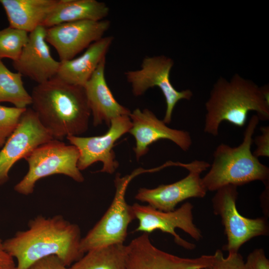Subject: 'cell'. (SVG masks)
Here are the masks:
<instances>
[{
	"label": "cell",
	"mask_w": 269,
	"mask_h": 269,
	"mask_svg": "<svg viewBox=\"0 0 269 269\" xmlns=\"http://www.w3.org/2000/svg\"><path fill=\"white\" fill-rule=\"evenodd\" d=\"M81 239L79 226L62 215H38L29 221L26 230L17 231L3 245L16 260V269H27L36 261L52 255L70 267L84 255L80 249Z\"/></svg>",
	"instance_id": "1"
},
{
	"label": "cell",
	"mask_w": 269,
	"mask_h": 269,
	"mask_svg": "<svg viewBox=\"0 0 269 269\" xmlns=\"http://www.w3.org/2000/svg\"><path fill=\"white\" fill-rule=\"evenodd\" d=\"M31 96V109L53 138L80 136L87 131L91 112L83 87L55 76L35 86Z\"/></svg>",
	"instance_id": "2"
},
{
	"label": "cell",
	"mask_w": 269,
	"mask_h": 269,
	"mask_svg": "<svg viewBox=\"0 0 269 269\" xmlns=\"http://www.w3.org/2000/svg\"><path fill=\"white\" fill-rule=\"evenodd\" d=\"M269 94L267 86L259 87L239 74H235L229 80L220 77L205 103L204 132L218 135L223 121L243 127L250 111L256 112L260 120H269Z\"/></svg>",
	"instance_id": "3"
},
{
	"label": "cell",
	"mask_w": 269,
	"mask_h": 269,
	"mask_svg": "<svg viewBox=\"0 0 269 269\" xmlns=\"http://www.w3.org/2000/svg\"><path fill=\"white\" fill-rule=\"evenodd\" d=\"M257 115L250 119L242 143L237 146L221 143L213 153V160L207 173L202 178L207 191H216L227 185L236 186L259 180L269 183V168L251 151L253 135L259 123Z\"/></svg>",
	"instance_id": "4"
},
{
	"label": "cell",
	"mask_w": 269,
	"mask_h": 269,
	"mask_svg": "<svg viewBox=\"0 0 269 269\" xmlns=\"http://www.w3.org/2000/svg\"><path fill=\"white\" fill-rule=\"evenodd\" d=\"M79 153L74 145L52 139L33 149L24 159L28 170L14 190L19 194H32L36 182L44 177L63 174L81 183L84 177L78 167Z\"/></svg>",
	"instance_id": "5"
},
{
	"label": "cell",
	"mask_w": 269,
	"mask_h": 269,
	"mask_svg": "<svg viewBox=\"0 0 269 269\" xmlns=\"http://www.w3.org/2000/svg\"><path fill=\"white\" fill-rule=\"evenodd\" d=\"M139 174L137 169L131 174L116 176V191L109 208L101 219L81 239L80 249L86 252L107 246L124 244L129 224L135 219L132 205L125 199L127 187L131 181Z\"/></svg>",
	"instance_id": "6"
},
{
	"label": "cell",
	"mask_w": 269,
	"mask_h": 269,
	"mask_svg": "<svg viewBox=\"0 0 269 269\" xmlns=\"http://www.w3.org/2000/svg\"><path fill=\"white\" fill-rule=\"evenodd\" d=\"M237 187L227 185L216 191L212 199L215 214L221 217L227 243L228 253H238L241 247L254 237L267 235L269 228L264 218L250 219L241 215L236 207Z\"/></svg>",
	"instance_id": "7"
},
{
	"label": "cell",
	"mask_w": 269,
	"mask_h": 269,
	"mask_svg": "<svg viewBox=\"0 0 269 269\" xmlns=\"http://www.w3.org/2000/svg\"><path fill=\"white\" fill-rule=\"evenodd\" d=\"M173 60L165 55L146 56L137 70L128 71L126 78L135 96L143 95L149 88L157 87L161 91L166 102V111L163 121L166 124L171 122L172 113L181 100H189L193 93L189 89L179 91L170 80V73L173 66Z\"/></svg>",
	"instance_id": "8"
},
{
	"label": "cell",
	"mask_w": 269,
	"mask_h": 269,
	"mask_svg": "<svg viewBox=\"0 0 269 269\" xmlns=\"http://www.w3.org/2000/svg\"><path fill=\"white\" fill-rule=\"evenodd\" d=\"M132 207L138 224L135 232L150 233L156 230L172 235L178 245L187 250H193L195 245L181 238L176 232L179 228L187 233L196 241L202 238L200 230L193 222V206L186 202L177 209L171 211H163L149 205L134 203Z\"/></svg>",
	"instance_id": "9"
},
{
	"label": "cell",
	"mask_w": 269,
	"mask_h": 269,
	"mask_svg": "<svg viewBox=\"0 0 269 269\" xmlns=\"http://www.w3.org/2000/svg\"><path fill=\"white\" fill-rule=\"evenodd\" d=\"M109 130L104 134L94 136H69L66 137L70 144L78 149L79 156L78 167L84 170L97 162H101L99 172L113 174L119 166L113 150L115 143L129 133L132 127L129 116H122L113 119Z\"/></svg>",
	"instance_id": "10"
},
{
	"label": "cell",
	"mask_w": 269,
	"mask_h": 269,
	"mask_svg": "<svg viewBox=\"0 0 269 269\" xmlns=\"http://www.w3.org/2000/svg\"><path fill=\"white\" fill-rule=\"evenodd\" d=\"M210 167L203 160H194L187 163L185 168L189 174L174 183L160 185L154 188H140L135 199L159 210L171 211L180 202L190 198H203L207 191L204 188L201 173Z\"/></svg>",
	"instance_id": "11"
},
{
	"label": "cell",
	"mask_w": 269,
	"mask_h": 269,
	"mask_svg": "<svg viewBox=\"0 0 269 269\" xmlns=\"http://www.w3.org/2000/svg\"><path fill=\"white\" fill-rule=\"evenodd\" d=\"M52 139L33 110L27 108L0 151V185L8 181L9 171L17 161Z\"/></svg>",
	"instance_id": "12"
},
{
	"label": "cell",
	"mask_w": 269,
	"mask_h": 269,
	"mask_svg": "<svg viewBox=\"0 0 269 269\" xmlns=\"http://www.w3.org/2000/svg\"><path fill=\"white\" fill-rule=\"evenodd\" d=\"M110 25L106 19L63 23L46 28V40L55 49L60 62L66 61L102 38Z\"/></svg>",
	"instance_id": "13"
},
{
	"label": "cell",
	"mask_w": 269,
	"mask_h": 269,
	"mask_svg": "<svg viewBox=\"0 0 269 269\" xmlns=\"http://www.w3.org/2000/svg\"><path fill=\"white\" fill-rule=\"evenodd\" d=\"M129 117L132 127L129 133L135 140L134 150L137 160L148 152L150 145L160 139L171 140L183 151H187L191 146L192 138L189 132L168 127L147 109L137 108Z\"/></svg>",
	"instance_id": "14"
},
{
	"label": "cell",
	"mask_w": 269,
	"mask_h": 269,
	"mask_svg": "<svg viewBox=\"0 0 269 269\" xmlns=\"http://www.w3.org/2000/svg\"><path fill=\"white\" fill-rule=\"evenodd\" d=\"M46 28L40 25L29 33L28 41L13 66L22 76L38 84L54 78L60 62L52 56L46 40Z\"/></svg>",
	"instance_id": "15"
},
{
	"label": "cell",
	"mask_w": 269,
	"mask_h": 269,
	"mask_svg": "<svg viewBox=\"0 0 269 269\" xmlns=\"http://www.w3.org/2000/svg\"><path fill=\"white\" fill-rule=\"evenodd\" d=\"M105 65L106 58L100 62L84 86L95 127L103 123L109 127L113 119L122 116H129L131 113L113 96L106 80Z\"/></svg>",
	"instance_id": "16"
},
{
	"label": "cell",
	"mask_w": 269,
	"mask_h": 269,
	"mask_svg": "<svg viewBox=\"0 0 269 269\" xmlns=\"http://www.w3.org/2000/svg\"><path fill=\"white\" fill-rule=\"evenodd\" d=\"M113 40L112 36L103 37L91 44L80 56L60 62L55 77L67 83L84 87L106 58Z\"/></svg>",
	"instance_id": "17"
},
{
	"label": "cell",
	"mask_w": 269,
	"mask_h": 269,
	"mask_svg": "<svg viewBox=\"0 0 269 269\" xmlns=\"http://www.w3.org/2000/svg\"><path fill=\"white\" fill-rule=\"evenodd\" d=\"M109 11L105 2L96 0H58L42 25L48 28L69 22L99 21L107 17Z\"/></svg>",
	"instance_id": "18"
},
{
	"label": "cell",
	"mask_w": 269,
	"mask_h": 269,
	"mask_svg": "<svg viewBox=\"0 0 269 269\" xmlns=\"http://www.w3.org/2000/svg\"><path fill=\"white\" fill-rule=\"evenodd\" d=\"M58 0H0L10 27L32 32L42 24Z\"/></svg>",
	"instance_id": "19"
},
{
	"label": "cell",
	"mask_w": 269,
	"mask_h": 269,
	"mask_svg": "<svg viewBox=\"0 0 269 269\" xmlns=\"http://www.w3.org/2000/svg\"><path fill=\"white\" fill-rule=\"evenodd\" d=\"M127 245L114 244L91 250L72 264L71 269H126Z\"/></svg>",
	"instance_id": "20"
},
{
	"label": "cell",
	"mask_w": 269,
	"mask_h": 269,
	"mask_svg": "<svg viewBox=\"0 0 269 269\" xmlns=\"http://www.w3.org/2000/svg\"><path fill=\"white\" fill-rule=\"evenodd\" d=\"M22 76L10 71L0 59V103H10L20 109L31 105V94L25 89Z\"/></svg>",
	"instance_id": "21"
},
{
	"label": "cell",
	"mask_w": 269,
	"mask_h": 269,
	"mask_svg": "<svg viewBox=\"0 0 269 269\" xmlns=\"http://www.w3.org/2000/svg\"><path fill=\"white\" fill-rule=\"evenodd\" d=\"M29 33L8 27L0 30V59L8 58L13 62L19 57L26 45Z\"/></svg>",
	"instance_id": "22"
},
{
	"label": "cell",
	"mask_w": 269,
	"mask_h": 269,
	"mask_svg": "<svg viewBox=\"0 0 269 269\" xmlns=\"http://www.w3.org/2000/svg\"><path fill=\"white\" fill-rule=\"evenodd\" d=\"M26 109L8 107L0 105V139L3 142H5L16 128Z\"/></svg>",
	"instance_id": "23"
},
{
	"label": "cell",
	"mask_w": 269,
	"mask_h": 269,
	"mask_svg": "<svg viewBox=\"0 0 269 269\" xmlns=\"http://www.w3.org/2000/svg\"><path fill=\"white\" fill-rule=\"evenodd\" d=\"M244 261L241 255L238 253H229L225 257L220 250L214 254L212 264L203 269H244Z\"/></svg>",
	"instance_id": "24"
},
{
	"label": "cell",
	"mask_w": 269,
	"mask_h": 269,
	"mask_svg": "<svg viewBox=\"0 0 269 269\" xmlns=\"http://www.w3.org/2000/svg\"><path fill=\"white\" fill-rule=\"evenodd\" d=\"M244 269H269V260L263 249H257L248 256Z\"/></svg>",
	"instance_id": "25"
},
{
	"label": "cell",
	"mask_w": 269,
	"mask_h": 269,
	"mask_svg": "<svg viewBox=\"0 0 269 269\" xmlns=\"http://www.w3.org/2000/svg\"><path fill=\"white\" fill-rule=\"evenodd\" d=\"M261 134L257 136L254 140L257 145L256 150L253 153L257 157L259 156L269 157V127L268 126L260 128Z\"/></svg>",
	"instance_id": "26"
},
{
	"label": "cell",
	"mask_w": 269,
	"mask_h": 269,
	"mask_svg": "<svg viewBox=\"0 0 269 269\" xmlns=\"http://www.w3.org/2000/svg\"><path fill=\"white\" fill-rule=\"evenodd\" d=\"M27 269H71L58 257L52 255L43 258L31 265Z\"/></svg>",
	"instance_id": "27"
},
{
	"label": "cell",
	"mask_w": 269,
	"mask_h": 269,
	"mask_svg": "<svg viewBox=\"0 0 269 269\" xmlns=\"http://www.w3.org/2000/svg\"><path fill=\"white\" fill-rule=\"evenodd\" d=\"M14 259L5 250L0 238V269H16Z\"/></svg>",
	"instance_id": "28"
},
{
	"label": "cell",
	"mask_w": 269,
	"mask_h": 269,
	"mask_svg": "<svg viewBox=\"0 0 269 269\" xmlns=\"http://www.w3.org/2000/svg\"><path fill=\"white\" fill-rule=\"evenodd\" d=\"M4 143V142H3L2 140H1L0 139V147L2 146Z\"/></svg>",
	"instance_id": "29"
}]
</instances>
